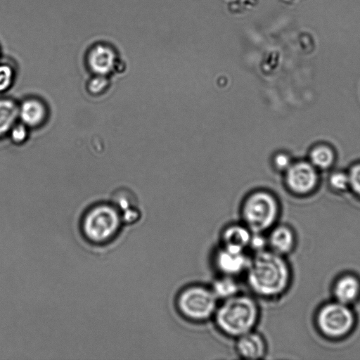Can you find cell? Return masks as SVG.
<instances>
[{"instance_id": "cell-24", "label": "cell", "mask_w": 360, "mask_h": 360, "mask_svg": "<svg viewBox=\"0 0 360 360\" xmlns=\"http://www.w3.org/2000/svg\"><path fill=\"white\" fill-rule=\"evenodd\" d=\"M274 163L280 170H286L292 164L288 155L285 153H278L274 158Z\"/></svg>"}, {"instance_id": "cell-21", "label": "cell", "mask_w": 360, "mask_h": 360, "mask_svg": "<svg viewBox=\"0 0 360 360\" xmlns=\"http://www.w3.org/2000/svg\"><path fill=\"white\" fill-rule=\"evenodd\" d=\"M27 127L24 124H15L10 130L12 140L20 143L25 141L28 135Z\"/></svg>"}, {"instance_id": "cell-1", "label": "cell", "mask_w": 360, "mask_h": 360, "mask_svg": "<svg viewBox=\"0 0 360 360\" xmlns=\"http://www.w3.org/2000/svg\"><path fill=\"white\" fill-rule=\"evenodd\" d=\"M250 293L258 300L280 299L291 283V269L285 257L268 249L250 255L244 275Z\"/></svg>"}, {"instance_id": "cell-5", "label": "cell", "mask_w": 360, "mask_h": 360, "mask_svg": "<svg viewBox=\"0 0 360 360\" xmlns=\"http://www.w3.org/2000/svg\"><path fill=\"white\" fill-rule=\"evenodd\" d=\"M122 219L117 207L99 205L91 208L82 221V231L91 243L104 244L118 233Z\"/></svg>"}, {"instance_id": "cell-7", "label": "cell", "mask_w": 360, "mask_h": 360, "mask_svg": "<svg viewBox=\"0 0 360 360\" xmlns=\"http://www.w3.org/2000/svg\"><path fill=\"white\" fill-rule=\"evenodd\" d=\"M250 254L235 251L219 245L212 252V266L219 275L239 278L248 266Z\"/></svg>"}, {"instance_id": "cell-15", "label": "cell", "mask_w": 360, "mask_h": 360, "mask_svg": "<svg viewBox=\"0 0 360 360\" xmlns=\"http://www.w3.org/2000/svg\"><path fill=\"white\" fill-rule=\"evenodd\" d=\"M210 286L219 302L242 292L238 278L230 276L217 274Z\"/></svg>"}, {"instance_id": "cell-6", "label": "cell", "mask_w": 360, "mask_h": 360, "mask_svg": "<svg viewBox=\"0 0 360 360\" xmlns=\"http://www.w3.org/2000/svg\"><path fill=\"white\" fill-rule=\"evenodd\" d=\"M355 321V315L350 305L336 300L322 305L316 316L319 330L331 339L347 335L353 330Z\"/></svg>"}, {"instance_id": "cell-23", "label": "cell", "mask_w": 360, "mask_h": 360, "mask_svg": "<svg viewBox=\"0 0 360 360\" xmlns=\"http://www.w3.org/2000/svg\"><path fill=\"white\" fill-rule=\"evenodd\" d=\"M105 76L96 75V77L91 79L89 83V89L91 93L97 94L103 91L107 86V79Z\"/></svg>"}, {"instance_id": "cell-3", "label": "cell", "mask_w": 360, "mask_h": 360, "mask_svg": "<svg viewBox=\"0 0 360 360\" xmlns=\"http://www.w3.org/2000/svg\"><path fill=\"white\" fill-rule=\"evenodd\" d=\"M219 301L210 285L191 283L183 286L176 294V311L185 321L202 324L212 321Z\"/></svg>"}, {"instance_id": "cell-11", "label": "cell", "mask_w": 360, "mask_h": 360, "mask_svg": "<svg viewBox=\"0 0 360 360\" xmlns=\"http://www.w3.org/2000/svg\"><path fill=\"white\" fill-rule=\"evenodd\" d=\"M252 232L240 221L225 225L219 233V244L226 248L248 252Z\"/></svg>"}, {"instance_id": "cell-18", "label": "cell", "mask_w": 360, "mask_h": 360, "mask_svg": "<svg viewBox=\"0 0 360 360\" xmlns=\"http://www.w3.org/2000/svg\"><path fill=\"white\" fill-rule=\"evenodd\" d=\"M267 248V240L266 233L252 232L249 243L248 252L250 255L263 251Z\"/></svg>"}, {"instance_id": "cell-2", "label": "cell", "mask_w": 360, "mask_h": 360, "mask_svg": "<svg viewBox=\"0 0 360 360\" xmlns=\"http://www.w3.org/2000/svg\"><path fill=\"white\" fill-rule=\"evenodd\" d=\"M250 293L241 292L220 301L212 319L217 331L222 335L236 338L256 330L261 319V307Z\"/></svg>"}, {"instance_id": "cell-9", "label": "cell", "mask_w": 360, "mask_h": 360, "mask_svg": "<svg viewBox=\"0 0 360 360\" xmlns=\"http://www.w3.org/2000/svg\"><path fill=\"white\" fill-rule=\"evenodd\" d=\"M285 182L292 192L298 194L311 191L317 181L316 168L307 162L292 163L285 170Z\"/></svg>"}, {"instance_id": "cell-16", "label": "cell", "mask_w": 360, "mask_h": 360, "mask_svg": "<svg viewBox=\"0 0 360 360\" xmlns=\"http://www.w3.org/2000/svg\"><path fill=\"white\" fill-rule=\"evenodd\" d=\"M19 106L12 100H0V136L10 131L18 117Z\"/></svg>"}, {"instance_id": "cell-17", "label": "cell", "mask_w": 360, "mask_h": 360, "mask_svg": "<svg viewBox=\"0 0 360 360\" xmlns=\"http://www.w3.org/2000/svg\"><path fill=\"white\" fill-rule=\"evenodd\" d=\"M309 158L310 163L315 168L326 169L332 165L334 155L330 148L319 146L311 151Z\"/></svg>"}, {"instance_id": "cell-12", "label": "cell", "mask_w": 360, "mask_h": 360, "mask_svg": "<svg viewBox=\"0 0 360 360\" xmlns=\"http://www.w3.org/2000/svg\"><path fill=\"white\" fill-rule=\"evenodd\" d=\"M268 250L285 257L295 246L296 236L293 229L287 224H275L266 233Z\"/></svg>"}, {"instance_id": "cell-22", "label": "cell", "mask_w": 360, "mask_h": 360, "mask_svg": "<svg viewBox=\"0 0 360 360\" xmlns=\"http://www.w3.org/2000/svg\"><path fill=\"white\" fill-rule=\"evenodd\" d=\"M349 186L360 196V164L354 166L348 174Z\"/></svg>"}, {"instance_id": "cell-8", "label": "cell", "mask_w": 360, "mask_h": 360, "mask_svg": "<svg viewBox=\"0 0 360 360\" xmlns=\"http://www.w3.org/2000/svg\"><path fill=\"white\" fill-rule=\"evenodd\" d=\"M119 57L115 49L108 43L94 44L86 54L89 68L96 75L106 76L117 67Z\"/></svg>"}, {"instance_id": "cell-20", "label": "cell", "mask_w": 360, "mask_h": 360, "mask_svg": "<svg viewBox=\"0 0 360 360\" xmlns=\"http://www.w3.org/2000/svg\"><path fill=\"white\" fill-rule=\"evenodd\" d=\"M330 186L337 191H344L349 186V176L342 172L333 174L329 179Z\"/></svg>"}, {"instance_id": "cell-13", "label": "cell", "mask_w": 360, "mask_h": 360, "mask_svg": "<svg viewBox=\"0 0 360 360\" xmlns=\"http://www.w3.org/2000/svg\"><path fill=\"white\" fill-rule=\"evenodd\" d=\"M334 300L351 305L360 297V279L353 274L340 276L333 286Z\"/></svg>"}, {"instance_id": "cell-4", "label": "cell", "mask_w": 360, "mask_h": 360, "mask_svg": "<svg viewBox=\"0 0 360 360\" xmlns=\"http://www.w3.org/2000/svg\"><path fill=\"white\" fill-rule=\"evenodd\" d=\"M281 207L277 198L270 191L257 189L243 200L239 215L252 232L266 233L278 223Z\"/></svg>"}, {"instance_id": "cell-19", "label": "cell", "mask_w": 360, "mask_h": 360, "mask_svg": "<svg viewBox=\"0 0 360 360\" xmlns=\"http://www.w3.org/2000/svg\"><path fill=\"white\" fill-rule=\"evenodd\" d=\"M13 69L6 63L0 64V92L7 90L13 82Z\"/></svg>"}, {"instance_id": "cell-10", "label": "cell", "mask_w": 360, "mask_h": 360, "mask_svg": "<svg viewBox=\"0 0 360 360\" xmlns=\"http://www.w3.org/2000/svg\"><path fill=\"white\" fill-rule=\"evenodd\" d=\"M234 349L242 359H263L267 355L268 343L261 333L254 330L236 338Z\"/></svg>"}, {"instance_id": "cell-14", "label": "cell", "mask_w": 360, "mask_h": 360, "mask_svg": "<svg viewBox=\"0 0 360 360\" xmlns=\"http://www.w3.org/2000/svg\"><path fill=\"white\" fill-rule=\"evenodd\" d=\"M46 115L45 105L39 100L28 99L22 103L18 109V117L27 127L39 125Z\"/></svg>"}]
</instances>
